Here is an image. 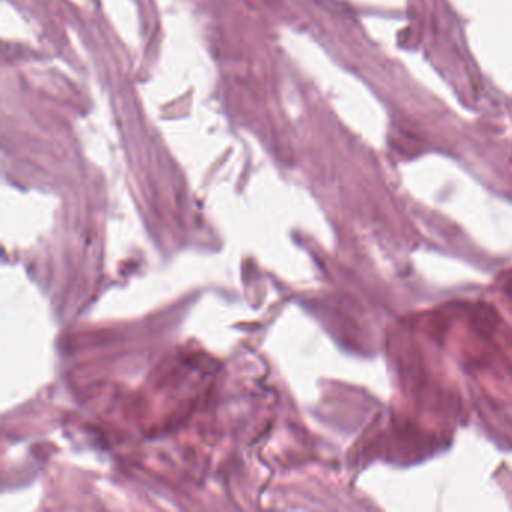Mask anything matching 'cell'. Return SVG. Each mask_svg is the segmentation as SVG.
Wrapping results in <instances>:
<instances>
[{
  "label": "cell",
  "mask_w": 512,
  "mask_h": 512,
  "mask_svg": "<svg viewBox=\"0 0 512 512\" xmlns=\"http://www.w3.org/2000/svg\"><path fill=\"white\" fill-rule=\"evenodd\" d=\"M506 290H508L509 295L512 296V275L509 277L508 283H506Z\"/></svg>",
  "instance_id": "1"
}]
</instances>
